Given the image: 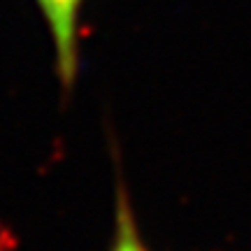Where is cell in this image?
Returning a JSON list of instances; mask_svg holds the SVG:
<instances>
[{"mask_svg": "<svg viewBox=\"0 0 251 251\" xmlns=\"http://www.w3.org/2000/svg\"><path fill=\"white\" fill-rule=\"evenodd\" d=\"M117 165V179H114V209H112V237L107 251H151L144 240L140 221L135 216V207L130 200V191L124 179V172Z\"/></svg>", "mask_w": 251, "mask_h": 251, "instance_id": "cell-2", "label": "cell"}, {"mask_svg": "<svg viewBox=\"0 0 251 251\" xmlns=\"http://www.w3.org/2000/svg\"><path fill=\"white\" fill-rule=\"evenodd\" d=\"M86 0H35L45 26L51 37L54 70L63 96L75 89L79 75V47H81V9Z\"/></svg>", "mask_w": 251, "mask_h": 251, "instance_id": "cell-1", "label": "cell"}]
</instances>
